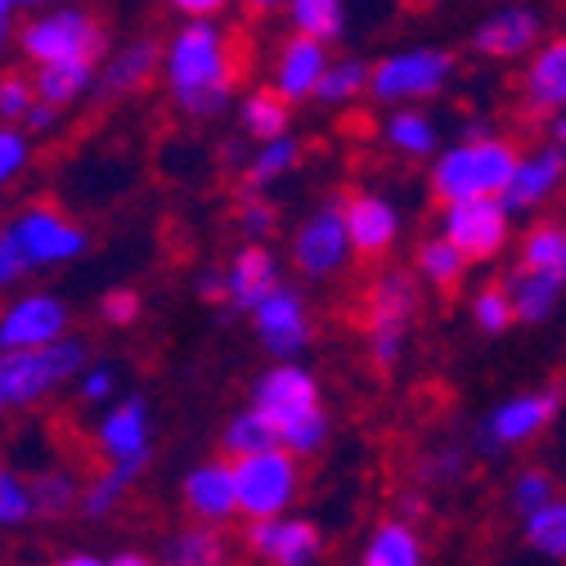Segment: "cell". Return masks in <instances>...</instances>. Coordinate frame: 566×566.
<instances>
[{
  "label": "cell",
  "instance_id": "cell-1",
  "mask_svg": "<svg viewBox=\"0 0 566 566\" xmlns=\"http://www.w3.org/2000/svg\"><path fill=\"white\" fill-rule=\"evenodd\" d=\"M158 67H163L171 104L193 122L221 117L234 99L239 63H234L230 32L221 23H180L176 36L163 45Z\"/></svg>",
  "mask_w": 566,
  "mask_h": 566
},
{
  "label": "cell",
  "instance_id": "cell-2",
  "mask_svg": "<svg viewBox=\"0 0 566 566\" xmlns=\"http://www.w3.org/2000/svg\"><path fill=\"white\" fill-rule=\"evenodd\" d=\"M517 158H522V149L513 145V139H504V135L476 139V145L459 139V145H450V149H437L432 171H428V189L446 207H454V202H481V198L500 202V193L513 180Z\"/></svg>",
  "mask_w": 566,
  "mask_h": 566
},
{
  "label": "cell",
  "instance_id": "cell-3",
  "mask_svg": "<svg viewBox=\"0 0 566 566\" xmlns=\"http://www.w3.org/2000/svg\"><path fill=\"white\" fill-rule=\"evenodd\" d=\"M91 365V346L82 337H63L45 350H6L0 356V413L32 409L50 391L73 387Z\"/></svg>",
  "mask_w": 566,
  "mask_h": 566
},
{
  "label": "cell",
  "instance_id": "cell-4",
  "mask_svg": "<svg viewBox=\"0 0 566 566\" xmlns=\"http://www.w3.org/2000/svg\"><path fill=\"white\" fill-rule=\"evenodd\" d=\"M19 54L36 67H50V63H99L104 50H108V32L104 23L82 10V6H50L41 14H32L19 32Z\"/></svg>",
  "mask_w": 566,
  "mask_h": 566
},
{
  "label": "cell",
  "instance_id": "cell-5",
  "mask_svg": "<svg viewBox=\"0 0 566 566\" xmlns=\"http://www.w3.org/2000/svg\"><path fill=\"white\" fill-rule=\"evenodd\" d=\"M454 77V54L446 45H409L369 63V99L382 108H413V99H437Z\"/></svg>",
  "mask_w": 566,
  "mask_h": 566
},
{
  "label": "cell",
  "instance_id": "cell-6",
  "mask_svg": "<svg viewBox=\"0 0 566 566\" xmlns=\"http://www.w3.org/2000/svg\"><path fill=\"white\" fill-rule=\"evenodd\" d=\"M230 472H234L239 517H248V522L289 517V509L297 504V494H302V463L289 459L283 450L239 459V463H230Z\"/></svg>",
  "mask_w": 566,
  "mask_h": 566
},
{
  "label": "cell",
  "instance_id": "cell-7",
  "mask_svg": "<svg viewBox=\"0 0 566 566\" xmlns=\"http://www.w3.org/2000/svg\"><path fill=\"white\" fill-rule=\"evenodd\" d=\"M6 234L14 239V248H19L23 265H28V274H32V270L67 265V261H77V256L91 248L86 230H82L73 217H67V211H59L54 202H32V207H23L19 217L6 221Z\"/></svg>",
  "mask_w": 566,
  "mask_h": 566
},
{
  "label": "cell",
  "instance_id": "cell-8",
  "mask_svg": "<svg viewBox=\"0 0 566 566\" xmlns=\"http://www.w3.org/2000/svg\"><path fill=\"white\" fill-rule=\"evenodd\" d=\"M557 409H562V391L557 387L522 391V396L500 400L494 409H485L481 422H476V450L481 454H500V450H517V446L535 441L557 418Z\"/></svg>",
  "mask_w": 566,
  "mask_h": 566
},
{
  "label": "cell",
  "instance_id": "cell-9",
  "mask_svg": "<svg viewBox=\"0 0 566 566\" xmlns=\"http://www.w3.org/2000/svg\"><path fill=\"white\" fill-rule=\"evenodd\" d=\"M342 207H346V198L333 193V198H324L311 211V217L297 226L289 256H293V265H297L302 279H333V274H342L350 265V243H346Z\"/></svg>",
  "mask_w": 566,
  "mask_h": 566
},
{
  "label": "cell",
  "instance_id": "cell-10",
  "mask_svg": "<svg viewBox=\"0 0 566 566\" xmlns=\"http://www.w3.org/2000/svg\"><path fill=\"white\" fill-rule=\"evenodd\" d=\"M248 319H252V333H256V342L270 350L274 365H297L302 350H306L311 337H315L311 306H306V297L293 289V283H279V289H274Z\"/></svg>",
  "mask_w": 566,
  "mask_h": 566
},
{
  "label": "cell",
  "instance_id": "cell-11",
  "mask_svg": "<svg viewBox=\"0 0 566 566\" xmlns=\"http://www.w3.org/2000/svg\"><path fill=\"white\" fill-rule=\"evenodd\" d=\"M252 409L270 422L274 432L293 428L306 413H319L324 400H319V378L297 360V365H270L256 374L252 382Z\"/></svg>",
  "mask_w": 566,
  "mask_h": 566
},
{
  "label": "cell",
  "instance_id": "cell-12",
  "mask_svg": "<svg viewBox=\"0 0 566 566\" xmlns=\"http://www.w3.org/2000/svg\"><path fill=\"white\" fill-rule=\"evenodd\" d=\"M441 239L450 248H459V256L468 265L472 261H494L513 239V217L494 198L454 202V207L441 211Z\"/></svg>",
  "mask_w": 566,
  "mask_h": 566
},
{
  "label": "cell",
  "instance_id": "cell-13",
  "mask_svg": "<svg viewBox=\"0 0 566 566\" xmlns=\"http://www.w3.org/2000/svg\"><path fill=\"white\" fill-rule=\"evenodd\" d=\"M67 311L54 293H19L0 311V356L6 350H45L67 337Z\"/></svg>",
  "mask_w": 566,
  "mask_h": 566
},
{
  "label": "cell",
  "instance_id": "cell-14",
  "mask_svg": "<svg viewBox=\"0 0 566 566\" xmlns=\"http://www.w3.org/2000/svg\"><path fill=\"white\" fill-rule=\"evenodd\" d=\"M95 446L104 463H149L154 454V422L145 396H122L99 413Z\"/></svg>",
  "mask_w": 566,
  "mask_h": 566
},
{
  "label": "cell",
  "instance_id": "cell-15",
  "mask_svg": "<svg viewBox=\"0 0 566 566\" xmlns=\"http://www.w3.org/2000/svg\"><path fill=\"white\" fill-rule=\"evenodd\" d=\"M248 553L265 566H311L324 548V535L306 517H274V522H248L243 531Z\"/></svg>",
  "mask_w": 566,
  "mask_h": 566
},
{
  "label": "cell",
  "instance_id": "cell-16",
  "mask_svg": "<svg viewBox=\"0 0 566 566\" xmlns=\"http://www.w3.org/2000/svg\"><path fill=\"white\" fill-rule=\"evenodd\" d=\"M544 41V14L531 6H500L472 28V50L481 59H531Z\"/></svg>",
  "mask_w": 566,
  "mask_h": 566
},
{
  "label": "cell",
  "instance_id": "cell-17",
  "mask_svg": "<svg viewBox=\"0 0 566 566\" xmlns=\"http://www.w3.org/2000/svg\"><path fill=\"white\" fill-rule=\"evenodd\" d=\"M180 504L185 513L193 517V526H226L239 517V504H234V472L226 459H211V463H198L185 472L180 481Z\"/></svg>",
  "mask_w": 566,
  "mask_h": 566
},
{
  "label": "cell",
  "instance_id": "cell-18",
  "mask_svg": "<svg viewBox=\"0 0 566 566\" xmlns=\"http://www.w3.org/2000/svg\"><path fill=\"white\" fill-rule=\"evenodd\" d=\"M562 185H566V154L553 149V145H539V149L517 158L513 180L500 193V207L509 211V217H526V211L544 207Z\"/></svg>",
  "mask_w": 566,
  "mask_h": 566
},
{
  "label": "cell",
  "instance_id": "cell-19",
  "mask_svg": "<svg viewBox=\"0 0 566 566\" xmlns=\"http://www.w3.org/2000/svg\"><path fill=\"white\" fill-rule=\"evenodd\" d=\"M350 256H387L400 239V211L382 193H356L342 207Z\"/></svg>",
  "mask_w": 566,
  "mask_h": 566
},
{
  "label": "cell",
  "instance_id": "cell-20",
  "mask_svg": "<svg viewBox=\"0 0 566 566\" xmlns=\"http://www.w3.org/2000/svg\"><path fill=\"white\" fill-rule=\"evenodd\" d=\"M226 274V306L239 315H252L274 289H279V256L265 243H248L234 252V261L221 270Z\"/></svg>",
  "mask_w": 566,
  "mask_h": 566
},
{
  "label": "cell",
  "instance_id": "cell-21",
  "mask_svg": "<svg viewBox=\"0 0 566 566\" xmlns=\"http://www.w3.org/2000/svg\"><path fill=\"white\" fill-rule=\"evenodd\" d=\"M163 63V45L139 36V41H126L117 45L99 67H95V99H122V95H135L145 91Z\"/></svg>",
  "mask_w": 566,
  "mask_h": 566
},
{
  "label": "cell",
  "instance_id": "cell-22",
  "mask_svg": "<svg viewBox=\"0 0 566 566\" xmlns=\"http://www.w3.org/2000/svg\"><path fill=\"white\" fill-rule=\"evenodd\" d=\"M328 50L324 45H315V41H306V36H289L279 45V54H274V82H270V91L283 99V104H302V99H315V86H319V77H324V67H328Z\"/></svg>",
  "mask_w": 566,
  "mask_h": 566
},
{
  "label": "cell",
  "instance_id": "cell-23",
  "mask_svg": "<svg viewBox=\"0 0 566 566\" xmlns=\"http://www.w3.org/2000/svg\"><path fill=\"white\" fill-rule=\"evenodd\" d=\"M522 99L535 113H562L566 108V32L535 45L531 63L522 67Z\"/></svg>",
  "mask_w": 566,
  "mask_h": 566
},
{
  "label": "cell",
  "instance_id": "cell-24",
  "mask_svg": "<svg viewBox=\"0 0 566 566\" xmlns=\"http://www.w3.org/2000/svg\"><path fill=\"white\" fill-rule=\"evenodd\" d=\"M504 293H509V306H513V324H544L562 293H566V279L562 274H535V270H513L509 283H504Z\"/></svg>",
  "mask_w": 566,
  "mask_h": 566
},
{
  "label": "cell",
  "instance_id": "cell-25",
  "mask_svg": "<svg viewBox=\"0 0 566 566\" xmlns=\"http://www.w3.org/2000/svg\"><path fill=\"white\" fill-rule=\"evenodd\" d=\"M418 311V279L405 270H387L378 274L374 293H369V328H405Z\"/></svg>",
  "mask_w": 566,
  "mask_h": 566
},
{
  "label": "cell",
  "instance_id": "cell-26",
  "mask_svg": "<svg viewBox=\"0 0 566 566\" xmlns=\"http://www.w3.org/2000/svg\"><path fill=\"white\" fill-rule=\"evenodd\" d=\"M382 139H387L391 154L422 163V158H437L441 130H437V122L422 113V108H391L387 122H382Z\"/></svg>",
  "mask_w": 566,
  "mask_h": 566
},
{
  "label": "cell",
  "instance_id": "cell-27",
  "mask_svg": "<svg viewBox=\"0 0 566 566\" xmlns=\"http://www.w3.org/2000/svg\"><path fill=\"white\" fill-rule=\"evenodd\" d=\"M158 566H230V544L221 531L211 526H180L167 544H163V557Z\"/></svg>",
  "mask_w": 566,
  "mask_h": 566
},
{
  "label": "cell",
  "instance_id": "cell-28",
  "mask_svg": "<svg viewBox=\"0 0 566 566\" xmlns=\"http://www.w3.org/2000/svg\"><path fill=\"white\" fill-rule=\"evenodd\" d=\"M91 91H95V63H50V67H36L32 73L36 104H50L59 113Z\"/></svg>",
  "mask_w": 566,
  "mask_h": 566
},
{
  "label": "cell",
  "instance_id": "cell-29",
  "mask_svg": "<svg viewBox=\"0 0 566 566\" xmlns=\"http://www.w3.org/2000/svg\"><path fill=\"white\" fill-rule=\"evenodd\" d=\"M28 494H32V517L63 522V517H73L77 504H82V481L67 468H45L28 481Z\"/></svg>",
  "mask_w": 566,
  "mask_h": 566
},
{
  "label": "cell",
  "instance_id": "cell-30",
  "mask_svg": "<svg viewBox=\"0 0 566 566\" xmlns=\"http://www.w3.org/2000/svg\"><path fill=\"white\" fill-rule=\"evenodd\" d=\"M149 463H104L86 485H82V504H77V513L82 517H91V522H99V517H108L126 494H130V485H135V476L145 472Z\"/></svg>",
  "mask_w": 566,
  "mask_h": 566
},
{
  "label": "cell",
  "instance_id": "cell-31",
  "mask_svg": "<svg viewBox=\"0 0 566 566\" xmlns=\"http://www.w3.org/2000/svg\"><path fill=\"white\" fill-rule=\"evenodd\" d=\"M360 566H422V539H418V531L409 522H400V517L382 522L369 535V544L360 553Z\"/></svg>",
  "mask_w": 566,
  "mask_h": 566
},
{
  "label": "cell",
  "instance_id": "cell-32",
  "mask_svg": "<svg viewBox=\"0 0 566 566\" xmlns=\"http://www.w3.org/2000/svg\"><path fill=\"white\" fill-rule=\"evenodd\" d=\"M360 95H369V59H360V54H337V59H328L324 77H319V86H315V99H319L324 108H346L350 99H360Z\"/></svg>",
  "mask_w": 566,
  "mask_h": 566
},
{
  "label": "cell",
  "instance_id": "cell-33",
  "mask_svg": "<svg viewBox=\"0 0 566 566\" xmlns=\"http://www.w3.org/2000/svg\"><path fill=\"white\" fill-rule=\"evenodd\" d=\"M297 167H302V139L297 135H279V139H270V145H256V154H248L243 176H248L252 189H270L283 176H293Z\"/></svg>",
  "mask_w": 566,
  "mask_h": 566
},
{
  "label": "cell",
  "instance_id": "cell-34",
  "mask_svg": "<svg viewBox=\"0 0 566 566\" xmlns=\"http://www.w3.org/2000/svg\"><path fill=\"white\" fill-rule=\"evenodd\" d=\"M289 23H293V36H306L328 50L346 32V6L342 0H293Z\"/></svg>",
  "mask_w": 566,
  "mask_h": 566
},
{
  "label": "cell",
  "instance_id": "cell-35",
  "mask_svg": "<svg viewBox=\"0 0 566 566\" xmlns=\"http://www.w3.org/2000/svg\"><path fill=\"white\" fill-rule=\"evenodd\" d=\"M239 126H243V135L256 139V145H270V139L289 135V104H283L270 86L265 91H248L239 99Z\"/></svg>",
  "mask_w": 566,
  "mask_h": 566
},
{
  "label": "cell",
  "instance_id": "cell-36",
  "mask_svg": "<svg viewBox=\"0 0 566 566\" xmlns=\"http://www.w3.org/2000/svg\"><path fill=\"white\" fill-rule=\"evenodd\" d=\"M221 446H226V463H239V459H252V454H270V450H279V432H274L270 422L248 405V409H239V413L226 422Z\"/></svg>",
  "mask_w": 566,
  "mask_h": 566
},
{
  "label": "cell",
  "instance_id": "cell-37",
  "mask_svg": "<svg viewBox=\"0 0 566 566\" xmlns=\"http://www.w3.org/2000/svg\"><path fill=\"white\" fill-rule=\"evenodd\" d=\"M413 274H418L422 283H432V289L450 293L454 283H463L468 261L459 256V248H450L441 234H432V239H422L418 252H413Z\"/></svg>",
  "mask_w": 566,
  "mask_h": 566
},
{
  "label": "cell",
  "instance_id": "cell-38",
  "mask_svg": "<svg viewBox=\"0 0 566 566\" xmlns=\"http://www.w3.org/2000/svg\"><path fill=\"white\" fill-rule=\"evenodd\" d=\"M522 270L535 274H562L566 279V226L562 221H544L531 226V234L522 239Z\"/></svg>",
  "mask_w": 566,
  "mask_h": 566
},
{
  "label": "cell",
  "instance_id": "cell-39",
  "mask_svg": "<svg viewBox=\"0 0 566 566\" xmlns=\"http://www.w3.org/2000/svg\"><path fill=\"white\" fill-rule=\"evenodd\" d=\"M522 535H526V544L539 553V557H548V562H566V500L557 494V500H548L544 509H535L531 517H522Z\"/></svg>",
  "mask_w": 566,
  "mask_h": 566
},
{
  "label": "cell",
  "instance_id": "cell-40",
  "mask_svg": "<svg viewBox=\"0 0 566 566\" xmlns=\"http://www.w3.org/2000/svg\"><path fill=\"white\" fill-rule=\"evenodd\" d=\"M328 446V413L319 409V413H306L302 422H293V428H283L279 432V450L289 454V459H315L319 450Z\"/></svg>",
  "mask_w": 566,
  "mask_h": 566
},
{
  "label": "cell",
  "instance_id": "cell-41",
  "mask_svg": "<svg viewBox=\"0 0 566 566\" xmlns=\"http://www.w3.org/2000/svg\"><path fill=\"white\" fill-rule=\"evenodd\" d=\"M548 500H557V481H553V472H544V468H522L517 481H513V490H509L513 513H517V517H531V513L544 509Z\"/></svg>",
  "mask_w": 566,
  "mask_h": 566
},
{
  "label": "cell",
  "instance_id": "cell-42",
  "mask_svg": "<svg viewBox=\"0 0 566 566\" xmlns=\"http://www.w3.org/2000/svg\"><path fill=\"white\" fill-rule=\"evenodd\" d=\"M472 324L490 337H500L513 328V306H509V293H504V283H490V289H481L472 297Z\"/></svg>",
  "mask_w": 566,
  "mask_h": 566
},
{
  "label": "cell",
  "instance_id": "cell-43",
  "mask_svg": "<svg viewBox=\"0 0 566 566\" xmlns=\"http://www.w3.org/2000/svg\"><path fill=\"white\" fill-rule=\"evenodd\" d=\"M32 522V494L19 472L0 476V531H19Z\"/></svg>",
  "mask_w": 566,
  "mask_h": 566
},
{
  "label": "cell",
  "instance_id": "cell-44",
  "mask_svg": "<svg viewBox=\"0 0 566 566\" xmlns=\"http://www.w3.org/2000/svg\"><path fill=\"white\" fill-rule=\"evenodd\" d=\"M36 104L28 73H0V126H23L28 108Z\"/></svg>",
  "mask_w": 566,
  "mask_h": 566
},
{
  "label": "cell",
  "instance_id": "cell-45",
  "mask_svg": "<svg viewBox=\"0 0 566 566\" xmlns=\"http://www.w3.org/2000/svg\"><path fill=\"white\" fill-rule=\"evenodd\" d=\"M32 163V139L19 126H0V189H10Z\"/></svg>",
  "mask_w": 566,
  "mask_h": 566
},
{
  "label": "cell",
  "instance_id": "cell-46",
  "mask_svg": "<svg viewBox=\"0 0 566 566\" xmlns=\"http://www.w3.org/2000/svg\"><path fill=\"white\" fill-rule=\"evenodd\" d=\"M117 382H122L117 365L99 360V365H86V369H82V378H77L73 387H77V396H82L86 405H108V400L117 396Z\"/></svg>",
  "mask_w": 566,
  "mask_h": 566
},
{
  "label": "cell",
  "instance_id": "cell-47",
  "mask_svg": "<svg viewBox=\"0 0 566 566\" xmlns=\"http://www.w3.org/2000/svg\"><path fill=\"white\" fill-rule=\"evenodd\" d=\"M239 226H243V234H248L252 243H265V239L279 230V207L265 202V198H248V202L239 207Z\"/></svg>",
  "mask_w": 566,
  "mask_h": 566
},
{
  "label": "cell",
  "instance_id": "cell-48",
  "mask_svg": "<svg viewBox=\"0 0 566 566\" xmlns=\"http://www.w3.org/2000/svg\"><path fill=\"white\" fill-rule=\"evenodd\" d=\"M139 306H145V302H139L135 289H108L99 297V319L113 324V328H130L139 319Z\"/></svg>",
  "mask_w": 566,
  "mask_h": 566
},
{
  "label": "cell",
  "instance_id": "cell-49",
  "mask_svg": "<svg viewBox=\"0 0 566 566\" xmlns=\"http://www.w3.org/2000/svg\"><path fill=\"white\" fill-rule=\"evenodd\" d=\"M405 342H409L405 328H369V356H374V365H378V369L400 365Z\"/></svg>",
  "mask_w": 566,
  "mask_h": 566
},
{
  "label": "cell",
  "instance_id": "cell-50",
  "mask_svg": "<svg viewBox=\"0 0 566 566\" xmlns=\"http://www.w3.org/2000/svg\"><path fill=\"white\" fill-rule=\"evenodd\" d=\"M19 279H28V265L14 248V239L6 234V226H0V289H14Z\"/></svg>",
  "mask_w": 566,
  "mask_h": 566
},
{
  "label": "cell",
  "instance_id": "cell-51",
  "mask_svg": "<svg viewBox=\"0 0 566 566\" xmlns=\"http://www.w3.org/2000/svg\"><path fill=\"white\" fill-rule=\"evenodd\" d=\"M418 472L432 476V481H454V476L463 472V454H459V450H437L432 459L418 463Z\"/></svg>",
  "mask_w": 566,
  "mask_h": 566
},
{
  "label": "cell",
  "instance_id": "cell-52",
  "mask_svg": "<svg viewBox=\"0 0 566 566\" xmlns=\"http://www.w3.org/2000/svg\"><path fill=\"white\" fill-rule=\"evenodd\" d=\"M59 122H63V113H59V108H50V104H32L19 130H23L28 139H32V135H50V130H54Z\"/></svg>",
  "mask_w": 566,
  "mask_h": 566
},
{
  "label": "cell",
  "instance_id": "cell-53",
  "mask_svg": "<svg viewBox=\"0 0 566 566\" xmlns=\"http://www.w3.org/2000/svg\"><path fill=\"white\" fill-rule=\"evenodd\" d=\"M176 14H180L185 23H217V19L226 14V6H221V0H180Z\"/></svg>",
  "mask_w": 566,
  "mask_h": 566
},
{
  "label": "cell",
  "instance_id": "cell-54",
  "mask_svg": "<svg viewBox=\"0 0 566 566\" xmlns=\"http://www.w3.org/2000/svg\"><path fill=\"white\" fill-rule=\"evenodd\" d=\"M193 293H198L202 302H226V274H221V270H202L198 283H193Z\"/></svg>",
  "mask_w": 566,
  "mask_h": 566
},
{
  "label": "cell",
  "instance_id": "cell-55",
  "mask_svg": "<svg viewBox=\"0 0 566 566\" xmlns=\"http://www.w3.org/2000/svg\"><path fill=\"white\" fill-rule=\"evenodd\" d=\"M14 23H19V6L14 0H0V54H6V45L14 36Z\"/></svg>",
  "mask_w": 566,
  "mask_h": 566
},
{
  "label": "cell",
  "instance_id": "cell-56",
  "mask_svg": "<svg viewBox=\"0 0 566 566\" xmlns=\"http://www.w3.org/2000/svg\"><path fill=\"white\" fill-rule=\"evenodd\" d=\"M494 135H500V130H494V122H485V117H472V122L463 126V139H468V145H476V139H494Z\"/></svg>",
  "mask_w": 566,
  "mask_h": 566
},
{
  "label": "cell",
  "instance_id": "cell-57",
  "mask_svg": "<svg viewBox=\"0 0 566 566\" xmlns=\"http://www.w3.org/2000/svg\"><path fill=\"white\" fill-rule=\"evenodd\" d=\"M50 566H108V557H99V553H63Z\"/></svg>",
  "mask_w": 566,
  "mask_h": 566
},
{
  "label": "cell",
  "instance_id": "cell-58",
  "mask_svg": "<svg viewBox=\"0 0 566 566\" xmlns=\"http://www.w3.org/2000/svg\"><path fill=\"white\" fill-rule=\"evenodd\" d=\"M108 566H158V557H149V553H135V548H126V553H113V557H108Z\"/></svg>",
  "mask_w": 566,
  "mask_h": 566
},
{
  "label": "cell",
  "instance_id": "cell-59",
  "mask_svg": "<svg viewBox=\"0 0 566 566\" xmlns=\"http://www.w3.org/2000/svg\"><path fill=\"white\" fill-rule=\"evenodd\" d=\"M548 135H553V139H548V145L566 154V108H562V113H553V122H548Z\"/></svg>",
  "mask_w": 566,
  "mask_h": 566
},
{
  "label": "cell",
  "instance_id": "cell-60",
  "mask_svg": "<svg viewBox=\"0 0 566 566\" xmlns=\"http://www.w3.org/2000/svg\"><path fill=\"white\" fill-rule=\"evenodd\" d=\"M422 509H428V500H418V494H409V500H405V504H400V513H405V517H400V522H409V517H418V513H422Z\"/></svg>",
  "mask_w": 566,
  "mask_h": 566
},
{
  "label": "cell",
  "instance_id": "cell-61",
  "mask_svg": "<svg viewBox=\"0 0 566 566\" xmlns=\"http://www.w3.org/2000/svg\"><path fill=\"white\" fill-rule=\"evenodd\" d=\"M0 476H6V468H0Z\"/></svg>",
  "mask_w": 566,
  "mask_h": 566
}]
</instances>
